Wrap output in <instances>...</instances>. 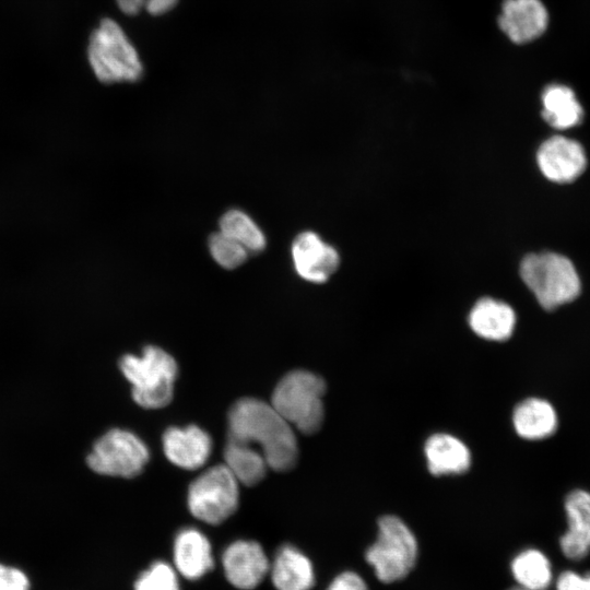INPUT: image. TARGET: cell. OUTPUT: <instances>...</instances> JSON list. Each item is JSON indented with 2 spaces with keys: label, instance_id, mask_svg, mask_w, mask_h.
<instances>
[{
  "label": "cell",
  "instance_id": "cell-1",
  "mask_svg": "<svg viewBox=\"0 0 590 590\" xmlns=\"http://www.w3.org/2000/svg\"><path fill=\"white\" fill-rule=\"evenodd\" d=\"M228 438L259 446L274 471H288L296 464L298 447L293 427L271 404L259 399L243 398L232 405Z\"/></svg>",
  "mask_w": 590,
  "mask_h": 590
},
{
  "label": "cell",
  "instance_id": "cell-2",
  "mask_svg": "<svg viewBox=\"0 0 590 590\" xmlns=\"http://www.w3.org/2000/svg\"><path fill=\"white\" fill-rule=\"evenodd\" d=\"M324 380L310 371L298 369L286 374L276 385L271 405L303 434H314L324 416Z\"/></svg>",
  "mask_w": 590,
  "mask_h": 590
},
{
  "label": "cell",
  "instance_id": "cell-3",
  "mask_svg": "<svg viewBox=\"0 0 590 590\" xmlns=\"http://www.w3.org/2000/svg\"><path fill=\"white\" fill-rule=\"evenodd\" d=\"M519 272L523 283L546 310L570 303L580 294V279L574 264L559 253H529L522 259Z\"/></svg>",
  "mask_w": 590,
  "mask_h": 590
},
{
  "label": "cell",
  "instance_id": "cell-4",
  "mask_svg": "<svg viewBox=\"0 0 590 590\" xmlns=\"http://www.w3.org/2000/svg\"><path fill=\"white\" fill-rule=\"evenodd\" d=\"M119 366L132 385V397L140 406L161 409L172 401L178 368L167 352L148 345L141 356L121 357Z\"/></svg>",
  "mask_w": 590,
  "mask_h": 590
},
{
  "label": "cell",
  "instance_id": "cell-5",
  "mask_svg": "<svg viewBox=\"0 0 590 590\" xmlns=\"http://www.w3.org/2000/svg\"><path fill=\"white\" fill-rule=\"evenodd\" d=\"M87 56L93 72L104 83L133 82L143 72L135 48L111 19H103L92 33Z\"/></svg>",
  "mask_w": 590,
  "mask_h": 590
},
{
  "label": "cell",
  "instance_id": "cell-6",
  "mask_svg": "<svg viewBox=\"0 0 590 590\" xmlns=\"http://www.w3.org/2000/svg\"><path fill=\"white\" fill-rule=\"evenodd\" d=\"M417 542L409 527L396 516L378 521L377 541L366 551V560L382 582H394L409 575L417 558Z\"/></svg>",
  "mask_w": 590,
  "mask_h": 590
},
{
  "label": "cell",
  "instance_id": "cell-7",
  "mask_svg": "<svg viewBox=\"0 0 590 590\" xmlns=\"http://www.w3.org/2000/svg\"><path fill=\"white\" fill-rule=\"evenodd\" d=\"M238 481L225 464L214 465L189 486L188 508L192 516L209 524H220L238 506Z\"/></svg>",
  "mask_w": 590,
  "mask_h": 590
},
{
  "label": "cell",
  "instance_id": "cell-8",
  "mask_svg": "<svg viewBox=\"0 0 590 590\" xmlns=\"http://www.w3.org/2000/svg\"><path fill=\"white\" fill-rule=\"evenodd\" d=\"M149 458V450L139 437L114 428L94 444L87 464L96 473L129 479L143 471Z\"/></svg>",
  "mask_w": 590,
  "mask_h": 590
},
{
  "label": "cell",
  "instance_id": "cell-9",
  "mask_svg": "<svg viewBox=\"0 0 590 590\" xmlns=\"http://www.w3.org/2000/svg\"><path fill=\"white\" fill-rule=\"evenodd\" d=\"M222 567L228 582L240 590L257 588L270 570L269 558L256 541L238 540L223 552Z\"/></svg>",
  "mask_w": 590,
  "mask_h": 590
},
{
  "label": "cell",
  "instance_id": "cell-10",
  "mask_svg": "<svg viewBox=\"0 0 590 590\" xmlns=\"http://www.w3.org/2000/svg\"><path fill=\"white\" fill-rule=\"evenodd\" d=\"M291 251L296 273L308 282H326L340 264L339 252L315 232L298 234Z\"/></svg>",
  "mask_w": 590,
  "mask_h": 590
},
{
  "label": "cell",
  "instance_id": "cell-11",
  "mask_svg": "<svg viewBox=\"0 0 590 590\" xmlns=\"http://www.w3.org/2000/svg\"><path fill=\"white\" fill-rule=\"evenodd\" d=\"M536 163L542 174L558 184L574 181L587 165L583 148L575 140L554 135L538 150Z\"/></svg>",
  "mask_w": 590,
  "mask_h": 590
},
{
  "label": "cell",
  "instance_id": "cell-12",
  "mask_svg": "<svg viewBox=\"0 0 590 590\" xmlns=\"http://www.w3.org/2000/svg\"><path fill=\"white\" fill-rule=\"evenodd\" d=\"M499 26L516 44L540 37L548 25V13L541 0H505Z\"/></svg>",
  "mask_w": 590,
  "mask_h": 590
},
{
  "label": "cell",
  "instance_id": "cell-13",
  "mask_svg": "<svg viewBox=\"0 0 590 590\" xmlns=\"http://www.w3.org/2000/svg\"><path fill=\"white\" fill-rule=\"evenodd\" d=\"M163 448L173 464L186 470H196L206 462L212 440L206 432L196 425L185 428L169 427L163 435Z\"/></svg>",
  "mask_w": 590,
  "mask_h": 590
},
{
  "label": "cell",
  "instance_id": "cell-14",
  "mask_svg": "<svg viewBox=\"0 0 590 590\" xmlns=\"http://www.w3.org/2000/svg\"><path fill=\"white\" fill-rule=\"evenodd\" d=\"M564 508L568 529L560 538V548L566 557L579 560L590 552V492L571 491Z\"/></svg>",
  "mask_w": 590,
  "mask_h": 590
},
{
  "label": "cell",
  "instance_id": "cell-15",
  "mask_svg": "<svg viewBox=\"0 0 590 590\" xmlns=\"http://www.w3.org/2000/svg\"><path fill=\"white\" fill-rule=\"evenodd\" d=\"M174 568L188 580L205 576L214 566L211 543L194 528H185L174 541Z\"/></svg>",
  "mask_w": 590,
  "mask_h": 590
},
{
  "label": "cell",
  "instance_id": "cell-16",
  "mask_svg": "<svg viewBox=\"0 0 590 590\" xmlns=\"http://www.w3.org/2000/svg\"><path fill=\"white\" fill-rule=\"evenodd\" d=\"M516 312L507 304L492 297L479 299L469 314V324L479 337L491 341H505L516 327Z\"/></svg>",
  "mask_w": 590,
  "mask_h": 590
},
{
  "label": "cell",
  "instance_id": "cell-17",
  "mask_svg": "<svg viewBox=\"0 0 590 590\" xmlns=\"http://www.w3.org/2000/svg\"><path fill=\"white\" fill-rule=\"evenodd\" d=\"M424 453L429 472L436 476L460 474L471 465L469 448L449 434L438 433L428 437Z\"/></svg>",
  "mask_w": 590,
  "mask_h": 590
},
{
  "label": "cell",
  "instance_id": "cell-18",
  "mask_svg": "<svg viewBox=\"0 0 590 590\" xmlns=\"http://www.w3.org/2000/svg\"><path fill=\"white\" fill-rule=\"evenodd\" d=\"M269 571L276 590H310L315 582L311 562L292 545L278 551Z\"/></svg>",
  "mask_w": 590,
  "mask_h": 590
},
{
  "label": "cell",
  "instance_id": "cell-19",
  "mask_svg": "<svg viewBox=\"0 0 590 590\" xmlns=\"http://www.w3.org/2000/svg\"><path fill=\"white\" fill-rule=\"evenodd\" d=\"M516 433L528 440H541L552 436L558 427L554 406L541 398H528L516 405L512 413Z\"/></svg>",
  "mask_w": 590,
  "mask_h": 590
},
{
  "label": "cell",
  "instance_id": "cell-20",
  "mask_svg": "<svg viewBox=\"0 0 590 590\" xmlns=\"http://www.w3.org/2000/svg\"><path fill=\"white\" fill-rule=\"evenodd\" d=\"M542 116L555 129L565 130L579 125L583 109L575 92L567 85L553 83L542 93Z\"/></svg>",
  "mask_w": 590,
  "mask_h": 590
},
{
  "label": "cell",
  "instance_id": "cell-21",
  "mask_svg": "<svg viewBox=\"0 0 590 590\" xmlns=\"http://www.w3.org/2000/svg\"><path fill=\"white\" fill-rule=\"evenodd\" d=\"M224 460L237 481L247 486L262 481L269 468L260 450L229 438L224 449Z\"/></svg>",
  "mask_w": 590,
  "mask_h": 590
},
{
  "label": "cell",
  "instance_id": "cell-22",
  "mask_svg": "<svg viewBox=\"0 0 590 590\" xmlns=\"http://www.w3.org/2000/svg\"><path fill=\"white\" fill-rule=\"evenodd\" d=\"M511 571L519 587L526 590H545L552 581L547 557L538 550H526L511 563Z\"/></svg>",
  "mask_w": 590,
  "mask_h": 590
},
{
  "label": "cell",
  "instance_id": "cell-23",
  "mask_svg": "<svg viewBox=\"0 0 590 590\" xmlns=\"http://www.w3.org/2000/svg\"><path fill=\"white\" fill-rule=\"evenodd\" d=\"M220 232L239 243L249 253L260 252L267 246L262 229L246 212L238 209H231L222 215Z\"/></svg>",
  "mask_w": 590,
  "mask_h": 590
},
{
  "label": "cell",
  "instance_id": "cell-24",
  "mask_svg": "<svg viewBox=\"0 0 590 590\" xmlns=\"http://www.w3.org/2000/svg\"><path fill=\"white\" fill-rule=\"evenodd\" d=\"M209 249L214 261L227 270L240 267L249 255V251L244 246L222 232H216L210 236Z\"/></svg>",
  "mask_w": 590,
  "mask_h": 590
},
{
  "label": "cell",
  "instance_id": "cell-25",
  "mask_svg": "<svg viewBox=\"0 0 590 590\" xmlns=\"http://www.w3.org/2000/svg\"><path fill=\"white\" fill-rule=\"evenodd\" d=\"M134 590H180L178 573L168 563L154 562L142 571L133 585Z\"/></svg>",
  "mask_w": 590,
  "mask_h": 590
},
{
  "label": "cell",
  "instance_id": "cell-26",
  "mask_svg": "<svg viewBox=\"0 0 590 590\" xmlns=\"http://www.w3.org/2000/svg\"><path fill=\"white\" fill-rule=\"evenodd\" d=\"M122 12L134 15L142 10L158 15L170 10L178 0H116Z\"/></svg>",
  "mask_w": 590,
  "mask_h": 590
},
{
  "label": "cell",
  "instance_id": "cell-27",
  "mask_svg": "<svg viewBox=\"0 0 590 590\" xmlns=\"http://www.w3.org/2000/svg\"><path fill=\"white\" fill-rule=\"evenodd\" d=\"M0 590H30L28 578L21 569L0 564Z\"/></svg>",
  "mask_w": 590,
  "mask_h": 590
},
{
  "label": "cell",
  "instance_id": "cell-28",
  "mask_svg": "<svg viewBox=\"0 0 590 590\" xmlns=\"http://www.w3.org/2000/svg\"><path fill=\"white\" fill-rule=\"evenodd\" d=\"M556 590H590V574L564 571L557 578Z\"/></svg>",
  "mask_w": 590,
  "mask_h": 590
},
{
  "label": "cell",
  "instance_id": "cell-29",
  "mask_svg": "<svg viewBox=\"0 0 590 590\" xmlns=\"http://www.w3.org/2000/svg\"><path fill=\"white\" fill-rule=\"evenodd\" d=\"M328 590H367V586L357 574L345 571L335 577Z\"/></svg>",
  "mask_w": 590,
  "mask_h": 590
},
{
  "label": "cell",
  "instance_id": "cell-30",
  "mask_svg": "<svg viewBox=\"0 0 590 590\" xmlns=\"http://www.w3.org/2000/svg\"><path fill=\"white\" fill-rule=\"evenodd\" d=\"M509 590H526V589H523V588H521V587H515V588H511V589H509Z\"/></svg>",
  "mask_w": 590,
  "mask_h": 590
}]
</instances>
